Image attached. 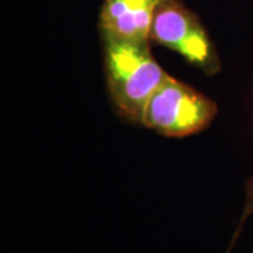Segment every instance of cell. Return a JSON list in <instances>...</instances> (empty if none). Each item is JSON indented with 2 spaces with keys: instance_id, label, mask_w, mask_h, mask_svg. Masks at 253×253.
Masks as SVG:
<instances>
[{
  "instance_id": "6da1fadb",
  "label": "cell",
  "mask_w": 253,
  "mask_h": 253,
  "mask_svg": "<svg viewBox=\"0 0 253 253\" xmlns=\"http://www.w3.org/2000/svg\"><path fill=\"white\" fill-rule=\"evenodd\" d=\"M110 97L121 117L142 123L145 107L169 76L155 61L149 41L101 37Z\"/></svg>"
},
{
  "instance_id": "7a4b0ae2",
  "label": "cell",
  "mask_w": 253,
  "mask_h": 253,
  "mask_svg": "<svg viewBox=\"0 0 253 253\" xmlns=\"http://www.w3.org/2000/svg\"><path fill=\"white\" fill-rule=\"evenodd\" d=\"M218 113L217 104L172 76H168L145 107L142 126L169 138L206 129Z\"/></svg>"
},
{
  "instance_id": "3957f363",
  "label": "cell",
  "mask_w": 253,
  "mask_h": 253,
  "mask_svg": "<svg viewBox=\"0 0 253 253\" xmlns=\"http://www.w3.org/2000/svg\"><path fill=\"white\" fill-rule=\"evenodd\" d=\"M149 41L176 51L207 75H215L221 69V61L210 34L199 17L177 0L158 3Z\"/></svg>"
},
{
  "instance_id": "277c9868",
  "label": "cell",
  "mask_w": 253,
  "mask_h": 253,
  "mask_svg": "<svg viewBox=\"0 0 253 253\" xmlns=\"http://www.w3.org/2000/svg\"><path fill=\"white\" fill-rule=\"evenodd\" d=\"M159 1L104 0L100 9V34L128 41H149L155 10Z\"/></svg>"
},
{
  "instance_id": "5b68a950",
  "label": "cell",
  "mask_w": 253,
  "mask_h": 253,
  "mask_svg": "<svg viewBox=\"0 0 253 253\" xmlns=\"http://www.w3.org/2000/svg\"><path fill=\"white\" fill-rule=\"evenodd\" d=\"M251 214H253V177H252V179H249L248 184H246V203H245L244 214H242V218H241L239 226H238L235 235H234V238H232V242L229 244V248H228L226 253L231 252V249L234 248V245H235L236 239H238V236H239V234H241V229H242V226H244L245 221L248 219V217H249Z\"/></svg>"
}]
</instances>
